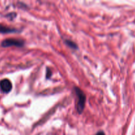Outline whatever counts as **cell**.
I'll return each mask as SVG.
<instances>
[{
    "label": "cell",
    "mask_w": 135,
    "mask_h": 135,
    "mask_svg": "<svg viewBox=\"0 0 135 135\" xmlns=\"http://www.w3.org/2000/svg\"><path fill=\"white\" fill-rule=\"evenodd\" d=\"M18 30L15 28L9 27L5 25L0 24V33L1 34H10V33L18 32Z\"/></svg>",
    "instance_id": "4"
},
{
    "label": "cell",
    "mask_w": 135,
    "mask_h": 135,
    "mask_svg": "<svg viewBox=\"0 0 135 135\" xmlns=\"http://www.w3.org/2000/svg\"><path fill=\"white\" fill-rule=\"evenodd\" d=\"M25 44V42L22 40L17 38H7L1 42V46L3 47H9L11 46L22 47Z\"/></svg>",
    "instance_id": "2"
},
{
    "label": "cell",
    "mask_w": 135,
    "mask_h": 135,
    "mask_svg": "<svg viewBox=\"0 0 135 135\" xmlns=\"http://www.w3.org/2000/svg\"><path fill=\"white\" fill-rule=\"evenodd\" d=\"M12 88H13V84L9 79H3L0 80V91L2 93H9L11 91Z\"/></svg>",
    "instance_id": "3"
},
{
    "label": "cell",
    "mask_w": 135,
    "mask_h": 135,
    "mask_svg": "<svg viewBox=\"0 0 135 135\" xmlns=\"http://www.w3.org/2000/svg\"><path fill=\"white\" fill-rule=\"evenodd\" d=\"M65 44L67 45V46H69L71 48L75 49V50L78 49V46H77V45H76V44H75V42H73V41L69 40H66Z\"/></svg>",
    "instance_id": "5"
},
{
    "label": "cell",
    "mask_w": 135,
    "mask_h": 135,
    "mask_svg": "<svg viewBox=\"0 0 135 135\" xmlns=\"http://www.w3.org/2000/svg\"><path fill=\"white\" fill-rule=\"evenodd\" d=\"M75 93H76V96L78 98V104H77V112L78 113L81 114L84 111V108H85L86 100V95L83 91L81 90L80 88L75 87Z\"/></svg>",
    "instance_id": "1"
},
{
    "label": "cell",
    "mask_w": 135,
    "mask_h": 135,
    "mask_svg": "<svg viewBox=\"0 0 135 135\" xmlns=\"http://www.w3.org/2000/svg\"><path fill=\"white\" fill-rule=\"evenodd\" d=\"M51 75V71L50 69H47V73H46V78L49 79Z\"/></svg>",
    "instance_id": "7"
},
{
    "label": "cell",
    "mask_w": 135,
    "mask_h": 135,
    "mask_svg": "<svg viewBox=\"0 0 135 135\" xmlns=\"http://www.w3.org/2000/svg\"><path fill=\"white\" fill-rule=\"evenodd\" d=\"M96 135H105V134L103 131H100V132H98L97 134H96Z\"/></svg>",
    "instance_id": "8"
},
{
    "label": "cell",
    "mask_w": 135,
    "mask_h": 135,
    "mask_svg": "<svg viewBox=\"0 0 135 135\" xmlns=\"http://www.w3.org/2000/svg\"><path fill=\"white\" fill-rule=\"evenodd\" d=\"M16 15H17V14H16L15 13H8V14H7L5 17H7V18H9L10 20H13V18H15Z\"/></svg>",
    "instance_id": "6"
}]
</instances>
